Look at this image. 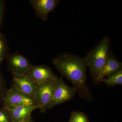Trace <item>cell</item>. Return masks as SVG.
Listing matches in <instances>:
<instances>
[{
    "instance_id": "277c9868",
    "label": "cell",
    "mask_w": 122,
    "mask_h": 122,
    "mask_svg": "<svg viewBox=\"0 0 122 122\" xmlns=\"http://www.w3.org/2000/svg\"><path fill=\"white\" fill-rule=\"evenodd\" d=\"M77 91L73 87H70L63 81L61 76L55 81L52 99L49 109L72 100Z\"/></svg>"
},
{
    "instance_id": "d6986e66",
    "label": "cell",
    "mask_w": 122,
    "mask_h": 122,
    "mask_svg": "<svg viewBox=\"0 0 122 122\" xmlns=\"http://www.w3.org/2000/svg\"></svg>"
},
{
    "instance_id": "7c38bea8",
    "label": "cell",
    "mask_w": 122,
    "mask_h": 122,
    "mask_svg": "<svg viewBox=\"0 0 122 122\" xmlns=\"http://www.w3.org/2000/svg\"><path fill=\"white\" fill-rule=\"evenodd\" d=\"M108 86H113L117 85L122 86V70L113 75L102 79L100 81Z\"/></svg>"
},
{
    "instance_id": "8992f818",
    "label": "cell",
    "mask_w": 122,
    "mask_h": 122,
    "mask_svg": "<svg viewBox=\"0 0 122 122\" xmlns=\"http://www.w3.org/2000/svg\"><path fill=\"white\" fill-rule=\"evenodd\" d=\"M4 107L36 105L33 99L18 89L14 85L3 98Z\"/></svg>"
},
{
    "instance_id": "7a4b0ae2",
    "label": "cell",
    "mask_w": 122,
    "mask_h": 122,
    "mask_svg": "<svg viewBox=\"0 0 122 122\" xmlns=\"http://www.w3.org/2000/svg\"><path fill=\"white\" fill-rule=\"evenodd\" d=\"M110 45L109 37H103L83 58L86 66L89 68L91 77L95 84L109 57Z\"/></svg>"
},
{
    "instance_id": "4fadbf2b",
    "label": "cell",
    "mask_w": 122,
    "mask_h": 122,
    "mask_svg": "<svg viewBox=\"0 0 122 122\" xmlns=\"http://www.w3.org/2000/svg\"><path fill=\"white\" fill-rule=\"evenodd\" d=\"M9 48L5 38L0 31V64L8 55Z\"/></svg>"
},
{
    "instance_id": "ac0fdd59",
    "label": "cell",
    "mask_w": 122,
    "mask_h": 122,
    "mask_svg": "<svg viewBox=\"0 0 122 122\" xmlns=\"http://www.w3.org/2000/svg\"><path fill=\"white\" fill-rule=\"evenodd\" d=\"M16 122H33V121L32 120V118H31L30 115V116H29L28 117L24 119L23 120Z\"/></svg>"
},
{
    "instance_id": "6da1fadb",
    "label": "cell",
    "mask_w": 122,
    "mask_h": 122,
    "mask_svg": "<svg viewBox=\"0 0 122 122\" xmlns=\"http://www.w3.org/2000/svg\"><path fill=\"white\" fill-rule=\"evenodd\" d=\"M54 67L62 76L70 82L80 97L87 102L93 100L86 83V68L83 58L70 53H64L52 59Z\"/></svg>"
},
{
    "instance_id": "9c48e42d",
    "label": "cell",
    "mask_w": 122,
    "mask_h": 122,
    "mask_svg": "<svg viewBox=\"0 0 122 122\" xmlns=\"http://www.w3.org/2000/svg\"><path fill=\"white\" fill-rule=\"evenodd\" d=\"M122 70V62L116 59L113 54L110 53L108 58L100 71L95 84H99L102 79L113 75Z\"/></svg>"
},
{
    "instance_id": "52a82bcc",
    "label": "cell",
    "mask_w": 122,
    "mask_h": 122,
    "mask_svg": "<svg viewBox=\"0 0 122 122\" xmlns=\"http://www.w3.org/2000/svg\"><path fill=\"white\" fill-rule=\"evenodd\" d=\"M26 75L37 85L58 78L52 69L45 65H32Z\"/></svg>"
},
{
    "instance_id": "5bb4252c",
    "label": "cell",
    "mask_w": 122,
    "mask_h": 122,
    "mask_svg": "<svg viewBox=\"0 0 122 122\" xmlns=\"http://www.w3.org/2000/svg\"><path fill=\"white\" fill-rule=\"evenodd\" d=\"M69 122H89V118L83 112L75 111L71 113Z\"/></svg>"
},
{
    "instance_id": "3957f363",
    "label": "cell",
    "mask_w": 122,
    "mask_h": 122,
    "mask_svg": "<svg viewBox=\"0 0 122 122\" xmlns=\"http://www.w3.org/2000/svg\"><path fill=\"white\" fill-rule=\"evenodd\" d=\"M55 81H48L37 85L34 100L42 113H45L49 108L52 99Z\"/></svg>"
},
{
    "instance_id": "8fae6325",
    "label": "cell",
    "mask_w": 122,
    "mask_h": 122,
    "mask_svg": "<svg viewBox=\"0 0 122 122\" xmlns=\"http://www.w3.org/2000/svg\"><path fill=\"white\" fill-rule=\"evenodd\" d=\"M13 85L22 93L34 98L37 85L26 75L20 77H13Z\"/></svg>"
},
{
    "instance_id": "9a60e30c",
    "label": "cell",
    "mask_w": 122,
    "mask_h": 122,
    "mask_svg": "<svg viewBox=\"0 0 122 122\" xmlns=\"http://www.w3.org/2000/svg\"><path fill=\"white\" fill-rule=\"evenodd\" d=\"M10 119L11 118L6 110L0 109V122H10Z\"/></svg>"
},
{
    "instance_id": "ba28073f",
    "label": "cell",
    "mask_w": 122,
    "mask_h": 122,
    "mask_svg": "<svg viewBox=\"0 0 122 122\" xmlns=\"http://www.w3.org/2000/svg\"><path fill=\"white\" fill-rule=\"evenodd\" d=\"M59 1L58 0H30L29 2L38 17L43 21H46L48 20L49 14L54 11Z\"/></svg>"
},
{
    "instance_id": "30bf717a",
    "label": "cell",
    "mask_w": 122,
    "mask_h": 122,
    "mask_svg": "<svg viewBox=\"0 0 122 122\" xmlns=\"http://www.w3.org/2000/svg\"><path fill=\"white\" fill-rule=\"evenodd\" d=\"M38 108L36 105L30 106H18L4 107L5 109L14 122L23 120L30 116L34 110Z\"/></svg>"
},
{
    "instance_id": "e0dca14e",
    "label": "cell",
    "mask_w": 122,
    "mask_h": 122,
    "mask_svg": "<svg viewBox=\"0 0 122 122\" xmlns=\"http://www.w3.org/2000/svg\"><path fill=\"white\" fill-rule=\"evenodd\" d=\"M5 11L4 1L0 0V29L2 25Z\"/></svg>"
},
{
    "instance_id": "5b68a950",
    "label": "cell",
    "mask_w": 122,
    "mask_h": 122,
    "mask_svg": "<svg viewBox=\"0 0 122 122\" xmlns=\"http://www.w3.org/2000/svg\"><path fill=\"white\" fill-rule=\"evenodd\" d=\"M7 58L9 69L13 77L25 75L32 66L28 59L18 52L8 54Z\"/></svg>"
},
{
    "instance_id": "2e32d148",
    "label": "cell",
    "mask_w": 122,
    "mask_h": 122,
    "mask_svg": "<svg viewBox=\"0 0 122 122\" xmlns=\"http://www.w3.org/2000/svg\"><path fill=\"white\" fill-rule=\"evenodd\" d=\"M5 87V81L0 68V100L4 97Z\"/></svg>"
}]
</instances>
